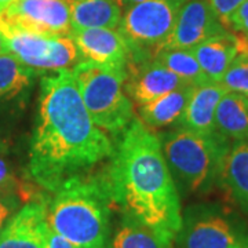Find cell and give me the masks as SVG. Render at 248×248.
<instances>
[{
  "label": "cell",
  "mask_w": 248,
  "mask_h": 248,
  "mask_svg": "<svg viewBox=\"0 0 248 248\" xmlns=\"http://www.w3.org/2000/svg\"><path fill=\"white\" fill-rule=\"evenodd\" d=\"M33 69L19 62L7 50L0 54V105L28 94L36 78Z\"/></svg>",
  "instance_id": "ffe728a7"
},
{
  "label": "cell",
  "mask_w": 248,
  "mask_h": 248,
  "mask_svg": "<svg viewBox=\"0 0 248 248\" xmlns=\"http://www.w3.org/2000/svg\"><path fill=\"white\" fill-rule=\"evenodd\" d=\"M16 1H17V0H0V14H3V13L9 9L13 3H16Z\"/></svg>",
  "instance_id": "f1b7e54d"
},
{
  "label": "cell",
  "mask_w": 248,
  "mask_h": 248,
  "mask_svg": "<svg viewBox=\"0 0 248 248\" xmlns=\"http://www.w3.org/2000/svg\"><path fill=\"white\" fill-rule=\"evenodd\" d=\"M46 248H75L66 239H63L58 233L48 226V233H47V244Z\"/></svg>",
  "instance_id": "83f0119b"
},
{
  "label": "cell",
  "mask_w": 248,
  "mask_h": 248,
  "mask_svg": "<svg viewBox=\"0 0 248 248\" xmlns=\"http://www.w3.org/2000/svg\"><path fill=\"white\" fill-rule=\"evenodd\" d=\"M177 248H232L248 244V225L221 204L190 205L182 214Z\"/></svg>",
  "instance_id": "52a82bcc"
},
{
  "label": "cell",
  "mask_w": 248,
  "mask_h": 248,
  "mask_svg": "<svg viewBox=\"0 0 248 248\" xmlns=\"http://www.w3.org/2000/svg\"><path fill=\"white\" fill-rule=\"evenodd\" d=\"M186 0H145L125 10L119 32L130 50V63L152 60L169 39Z\"/></svg>",
  "instance_id": "8992f818"
},
{
  "label": "cell",
  "mask_w": 248,
  "mask_h": 248,
  "mask_svg": "<svg viewBox=\"0 0 248 248\" xmlns=\"http://www.w3.org/2000/svg\"><path fill=\"white\" fill-rule=\"evenodd\" d=\"M119 1H120L122 7H125V10H127L128 7L134 6V4H138V3H141V1H145V0H119Z\"/></svg>",
  "instance_id": "f546056e"
},
{
  "label": "cell",
  "mask_w": 248,
  "mask_h": 248,
  "mask_svg": "<svg viewBox=\"0 0 248 248\" xmlns=\"http://www.w3.org/2000/svg\"><path fill=\"white\" fill-rule=\"evenodd\" d=\"M102 178L123 215L175 241L182 222L179 190L160 138L141 120L134 119L120 135Z\"/></svg>",
  "instance_id": "7a4b0ae2"
},
{
  "label": "cell",
  "mask_w": 248,
  "mask_h": 248,
  "mask_svg": "<svg viewBox=\"0 0 248 248\" xmlns=\"http://www.w3.org/2000/svg\"><path fill=\"white\" fill-rule=\"evenodd\" d=\"M112 207L102 175L72 178L47 199V222L75 248H109Z\"/></svg>",
  "instance_id": "3957f363"
},
{
  "label": "cell",
  "mask_w": 248,
  "mask_h": 248,
  "mask_svg": "<svg viewBox=\"0 0 248 248\" xmlns=\"http://www.w3.org/2000/svg\"><path fill=\"white\" fill-rule=\"evenodd\" d=\"M215 131L233 141L248 140V97L228 91L221 98L214 119Z\"/></svg>",
  "instance_id": "ac0fdd59"
},
{
  "label": "cell",
  "mask_w": 248,
  "mask_h": 248,
  "mask_svg": "<svg viewBox=\"0 0 248 248\" xmlns=\"http://www.w3.org/2000/svg\"><path fill=\"white\" fill-rule=\"evenodd\" d=\"M6 50V45H4V37H3V35L0 33V54L3 53Z\"/></svg>",
  "instance_id": "4dcf8cb0"
},
{
  "label": "cell",
  "mask_w": 248,
  "mask_h": 248,
  "mask_svg": "<svg viewBox=\"0 0 248 248\" xmlns=\"http://www.w3.org/2000/svg\"><path fill=\"white\" fill-rule=\"evenodd\" d=\"M72 75L93 122L105 133L120 137L134 120L133 102L124 89L127 71L81 61Z\"/></svg>",
  "instance_id": "5b68a950"
},
{
  "label": "cell",
  "mask_w": 248,
  "mask_h": 248,
  "mask_svg": "<svg viewBox=\"0 0 248 248\" xmlns=\"http://www.w3.org/2000/svg\"><path fill=\"white\" fill-rule=\"evenodd\" d=\"M226 28H231L232 31L236 32V35L248 42V0H246L243 4H240L239 7L232 13Z\"/></svg>",
  "instance_id": "d4e9b609"
},
{
  "label": "cell",
  "mask_w": 248,
  "mask_h": 248,
  "mask_svg": "<svg viewBox=\"0 0 248 248\" xmlns=\"http://www.w3.org/2000/svg\"><path fill=\"white\" fill-rule=\"evenodd\" d=\"M48 233L47 199L24 204L0 232V248H46Z\"/></svg>",
  "instance_id": "8fae6325"
},
{
  "label": "cell",
  "mask_w": 248,
  "mask_h": 248,
  "mask_svg": "<svg viewBox=\"0 0 248 248\" xmlns=\"http://www.w3.org/2000/svg\"><path fill=\"white\" fill-rule=\"evenodd\" d=\"M0 193L17 195L21 200H25V203L39 199V197H33L32 193H29V189L19 185L18 179L3 157H0Z\"/></svg>",
  "instance_id": "cb8c5ba5"
},
{
  "label": "cell",
  "mask_w": 248,
  "mask_h": 248,
  "mask_svg": "<svg viewBox=\"0 0 248 248\" xmlns=\"http://www.w3.org/2000/svg\"><path fill=\"white\" fill-rule=\"evenodd\" d=\"M244 1L246 0H210L215 14L218 16L219 21L223 24L225 28L228 25V21H229L232 13L237 9L240 4H243Z\"/></svg>",
  "instance_id": "4316f807"
},
{
  "label": "cell",
  "mask_w": 248,
  "mask_h": 248,
  "mask_svg": "<svg viewBox=\"0 0 248 248\" xmlns=\"http://www.w3.org/2000/svg\"><path fill=\"white\" fill-rule=\"evenodd\" d=\"M226 91L248 97V53L239 54L219 80Z\"/></svg>",
  "instance_id": "603a6c76"
},
{
  "label": "cell",
  "mask_w": 248,
  "mask_h": 248,
  "mask_svg": "<svg viewBox=\"0 0 248 248\" xmlns=\"http://www.w3.org/2000/svg\"><path fill=\"white\" fill-rule=\"evenodd\" d=\"M219 181L234 203L248 214V140L236 142L229 148L222 164Z\"/></svg>",
  "instance_id": "2e32d148"
},
{
  "label": "cell",
  "mask_w": 248,
  "mask_h": 248,
  "mask_svg": "<svg viewBox=\"0 0 248 248\" xmlns=\"http://www.w3.org/2000/svg\"><path fill=\"white\" fill-rule=\"evenodd\" d=\"M174 243V240L123 215L110 239L109 248H175Z\"/></svg>",
  "instance_id": "44dd1931"
},
{
  "label": "cell",
  "mask_w": 248,
  "mask_h": 248,
  "mask_svg": "<svg viewBox=\"0 0 248 248\" xmlns=\"http://www.w3.org/2000/svg\"><path fill=\"white\" fill-rule=\"evenodd\" d=\"M232 248H248V244L247 246H237V247H232Z\"/></svg>",
  "instance_id": "1f68e13d"
},
{
  "label": "cell",
  "mask_w": 248,
  "mask_h": 248,
  "mask_svg": "<svg viewBox=\"0 0 248 248\" xmlns=\"http://www.w3.org/2000/svg\"><path fill=\"white\" fill-rule=\"evenodd\" d=\"M81 61L127 71L130 50L122 33L110 28H86L72 32Z\"/></svg>",
  "instance_id": "7c38bea8"
},
{
  "label": "cell",
  "mask_w": 248,
  "mask_h": 248,
  "mask_svg": "<svg viewBox=\"0 0 248 248\" xmlns=\"http://www.w3.org/2000/svg\"><path fill=\"white\" fill-rule=\"evenodd\" d=\"M208 80L219 81L239 54L248 53V42L232 32L214 36L190 50Z\"/></svg>",
  "instance_id": "9a60e30c"
},
{
  "label": "cell",
  "mask_w": 248,
  "mask_h": 248,
  "mask_svg": "<svg viewBox=\"0 0 248 248\" xmlns=\"http://www.w3.org/2000/svg\"><path fill=\"white\" fill-rule=\"evenodd\" d=\"M190 90L192 86H184L174 91H170L167 94H163L161 97L156 98L145 105H141L140 116L142 123L153 128L166 127L174 123L178 124L185 112Z\"/></svg>",
  "instance_id": "d6986e66"
},
{
  "label": "cell",
  "mask_w": 248,
  "mask_h": 248,
  "mask_svg": "<svg viewBox=\"0 0 248 248\" xmlns=\"http://www.w3.org/2000/svg\"><path fill=\"white\" fill-rule=\"evenodd\" d=\"M0 29L72 36L68 0H17L0 14Z\"/></svg>",
  "instance_id": "9c48e42d"
},
{
  "label": "cell",
  "mask_w": 248,
  "mask_h": 248,
  "mask_svg": "<svg viewBox=\"0 0 248 248\" xmlns=\"http://www.w3.org/2000/svg\"><path fill=\"white\" fill-rule=\"evenodd\" d=\"M72 29L110 28L122 21V4L119 0H68Z\"/></svg>",
  "instance_id": "e0dca14e"
},
{
  "label": "cell",
  "mask_w": 248,
  "mask_h": 248,
  "mask_svg": "<svg viewBox=\"0 0 248 248\" xmlns=\"http://www.w3.org/2000/svg\"><path fill=\"white\" fill-rule=\"evenodd\" d=\"M184 86L190 84L179 79L177 75L153 58L141 63H130L127 66L124 89L128 98L140 107Z\"/></svg>",
  "instance_id": "4fadbf2b"
},
{
  "label": "cell",
  "mask_w": 248,
  "mask_h": 248,
  "mask_svg": "<svg viewBox=\"0 0 248 248\" xmlns=\"http://www.w3.org/2000/svg\"><path fill=\"white\" fill-rule=\"evenodd\" d=\"M228 91L219 81L205 80L192 86L187 105L178 125L200 134L215 133V110Z\"/></svg>",
  "instance_id": "5bb4252c"
},
{
  "label": "cell",
  "mask_w": 248,
  "mask_h": 248,
  "mask_svg": "<svg viewBox=\"0 0 248 248\" xmlns=\"http://www.w3.org/2000/svg\"><path fill=\"white\" fill-rule=\"evenodd\" d=\"M113 152L110 138L84 107L72 69L45 76L29 151V172L36 184L53 193L72 178L89 175Z\"/></svg>",
  "instance_id": "6da1fadb"
},
{
  "label": "cell",
  "mask_w": 248,
  "mask_h": 248,
  "mask_svg": "<svg viewBox=\"0 0 248 248\" xmlns=\"http://www.w3.org/2000/svg\"><path fill=\"white\" fill-rule=\"evenodd\" d=\"M19 197L17 195L0 193V232L7 225V222L13 218V215L18 211Z\"/></svg>",
  "instance_id": "484cf974"
},
{
  "label": "cell",
  "mask_w": 248,
  "mask_h": 248,
  "mask_svg": "<svg viewBox=\"0 0 248 248\" xmlns=\"http://www.w3.org/2000/svg\"><path fill=\"white\" fill-rule=\"evenodd\" d=\"M6 50L36 73L69 71L81 62L72 36L40 35L18 29H0Z\"/></svg>",
  "instance_id": "ba28073f"
},
{
  "label": "cell",
  "mask_w": 248,
  "mask_h": 248,
  "mask_svg": "<svg viewBox=\"0 0 248 248\" xmlns=\"http://www.w3.org/2000/svg\"><path fill=\"white\" fill-rule=\"evenodd\" d=\"M161 149L177 187L187 193L207 192L221 177L229 140L219 134H200L179 127L166 134Z\"/></svg>",
  "instance_id": "277c9868"
},
{
  "label": "cell",
  "mask_w": 248,
  "mask_h": 248,
  "mask_svg": "<svg viewBox=\"0 0 248 248\" xmlns=\"http://www.w3.org/2000/svg\"><path fill=\"white\" fill-rule=\"evenodd\" d=\"M225 32H228V29L215 14L210 0H186L179 10L171 35L159 50H192L205 40Z\"/></svg>",
  "instance_id": "30bf717a"
},
{
  "label": "cell",
  "mask_w": 248,
  "mask_h": 248,
  "mask_svg": "<svg viewBox=\"0 0 248 248\" xmlns=\"http://www.w3.org/2000/svg\"><path fill=\"white\" fill-rule=\"evenodd\" d=\"M153 60L166 66L169 71L177 75L179 79L185 83L195 86L203 83L207 79L202 66L196 60L195 54L190 50H181V48H163L156 51Z\"/></svg>",
  "instance_id": "7402d4cb"
}]
</instances>
